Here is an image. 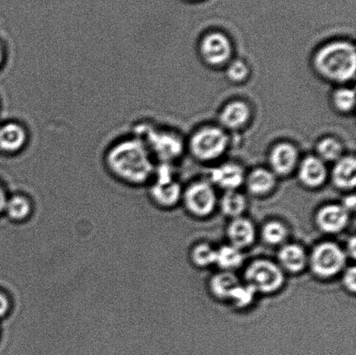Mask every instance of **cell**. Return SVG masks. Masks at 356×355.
<instances>
[{
  "instance_id": "obj_1",
  "label": "cell",
  "mask_w": 356,
  "mask_h": 355,
  "mask_svg": "<svg viewBox=\"0 0 356 355\" xmlns=\"http://www.w3.org/2000/svg\"><path fill=\"white\" fill-rule=\"evenodd\" d=\"M106 163L118 179L135 184L145 183L155 170L151 151L138 138L125 139L114 145L107 153Z\"/></svg>"
},
{
  "instance_id": "obj_2",
  "label": "cell",
  "mask_w": 356,
  "mask_h": 355,
  "mask_svg": "<svg viewBox=\"0 0 356 355\" xmlns=\"http://www.w3.org/2000/svg\"><path fill=\"white\" fill-rule=\"evenodd\" d=\"M314 65L317 72L330 81H350L355 78L356 69L354 44L348 41L331 42L316 52Z\"/></svg>"
},
{
  "instance_id": "obj_3",
  "label": "cell",
  "mask_w": 356,
  "mask_h": 355,
  "mask_svg": "<svg viewBox=\"0 0 356 355\" xmlns=\"http://www.w3.org/2000/svg\"><path fill=\"white\" fill-rule=\"evenodd\" d=\"M309 261L316 276L330 279L343 270L347 255L337 243L325 242L316 246Z\"/></svg>"
},
{
  "instance_id": "obj_4",
  "label": "cell",
  "mask_w": 356,
  "mask_h": 355,
  "mask_svg": "<svg viewBox=\"0 0 356 355\" xmlns=\"http://www.w3.org/2000/svg\"><path fill=\"white\" fill-rule=\"evenodd\" d=\"M229 138L222 129L204 127L192 135L190 148L192 155L201 161H212L226 151Z\"/></svg>"
},
{
  "instance_id": "obj_5",
  "label": "cell",
  "mask_w": 356,
  "mask_h": 355,
  "mask_svg": "<svg viewBox=\"0 0 356 355\" xmlns=\"http://www.w3.org/2000/svg\"><path fill=\"white\" fill-rule=\"evenodd\" d=\"M247 283L251 285L257 292L275 293L284 283V270L271 261L260 259L254 261L245 271Z\"/></svg>"
},
{
  "instance_id": "obj_6",
  "label": "cell",
  "mask_w": 356,
  "mask_h": 355,
  "mask_svg": "<svg viewBox=\"0 0 356 355\" xmlns=\"http://www.w3.org/2000/svg\"><path fill=\"white\" fill-rule=\"evenodd\" d=\"M184 203L191 213L197 217H207L216 208L215 190L209 183L197 182L191 184L185 191Z\"/></svg>"
},
{
  "instance_id": "obj_7",
  "label": "cell",
  "mask_w": 356,
  "mask_h": 355,
  "mask_svg": "<svg viewBox=\"0 0 356 355\" xmlns=\"http://www.w3.org/2000/svg\"><path fill=\"white\" fill-rule=\"evenodd\" d=\"M200 52L202 58L207 64L213 66L222 65L232 57V42L222 33H209L202 38Z\"/></svg>"
},
{
  "instance_id": "obj_8",
  "label": "cell",
  "mask_w": 356,
  "mask_h": 355,
  "mask_svg": "<svg viewBox=\"0 0 356 355\" xmlns=\"http://www.w3.org/2000/svg\"><path fill=\"white\" fill-rule=\"evenodd\" d=\"M145 132L146 141L149 151H152L156 156L163 160H172L181 154V142L179 138L168 132H156L148 130Z\"/></svg>"
},
{
  "instance_id": "obj_9",
  "label": "cell",
  "mask_w": 356,
  "mask_h": 355,
  "mask_svg": "<svg viewBox=\"0 0 356 355\" xmlns=\"http://www.w3.org/2000/svg\"><path fill=\"white\" fill-rule=\"evenodd\" d=\"M299 161V152L295 145L281 142L274 146L270 154L271 172L275 176H287L296 168Z\"/></svg>"
},
{
  "instance_id": "obj_10",
  "label": "cell",
  "mask_w": 356,
  "mask_h": 355,
  "mask_svg": "<svg viewBox=\"0 0 356 355\" xmlns=\"http://www.w3.org/2000/svg\"><path fill=\"white\" fill-rule=\"evenodd\" d=\"M350 220V212L341 204H327L317 212L316 221L318 227L326 233H338L343 231Z\"/></svg>"
},
{
  "instance_id": "obj_11",
  "label": "cell",
  "mask_w": 356,
  "mask_h": 355,
  "mask_svg": "<svg viewBox=\"0 0 356 355\" xmlns=\"http://www.w3.org/2000/svg\"><path fill=\"white\" fill-rule=\"evenodd\" d=\"M298 176L306 187L316 189L326 182L327 169L325 163L318 156H309L302 160L299 165Z\"/></svg>"
},
{
  "instance_id": "obj_12",
  "label": "cell",
  "mask_w": 356,
  "mask_h": 355,
  "mask_svg": "<svg viewBox=\"0 0 356 355\" xmlns=\"http://www.w3.org/2000/svg\"><path fill=\"white\" fill-rule=\"evenodd\" d=\"M211 179L226 191L236 190L245 181V174L242 167L236 163H226L211 170Z\"/></svg>"
},
{
  "instance_id": "obj_13",
  "label": "cell",
  "mask_w": 356,
  "mask_h": 355,
  "mask_svg": "<svg viewBox=\"0 0 356 355\" xmlns=\"http://www.w3.org/2000/svg\"><path fill=\"white\" fill-rule=\"evenodd\" d=\"M28 135L26 129L17 123H8L0 127V151L8 154L22 151Z\"/></svg>"
},
{
  "instance_id": "obj_14",
  "label": "cell",
  "mask_w": 356,
  "mask_h": 355,
  "mask_svg": "<svg viewBox=\"0 0 356 355\" xmlns=\"http://www.w3.org/2000/svg\"><path fill=\"white\" fill-rule=\"evenodd\" d=\"M251 110L249 104L236 100L227 104L220 113L219 120L223 126L230 130L242 128L250 119Z\"/></svg>"
},
{
  "instance_id": "obj_15",
  "label": "cell",
  "mask_w": 356,
  "mask_h": 355,
  "mask_svg": "<svg viewBox=\"0 0 356 355\" xmlns=\"http://www.w3.org/2000/svg\"><path fill=\"white\" fill-rule=\"evenodd\" d=\"M228 236L232 245L237 249H243L252 245L256 238V229L250 220L243 217H236L230 222Z\"/></svg>"
},
{
  "instance_id": "obj_16",
  "label": "cell",
  "mask_w": 356,
  "mask_h": 355,
  "mask_svg": "<svg viewBox=\"0 0 356 355\" xmlns=\"http://www.w3.org/2000/svg\"><path fill=\"white\" fill-rule=\"evenodd\" d=\"M332 181L339 189H354L356 184V161L354 156H343L336 162L332 170Z\"/></svg>"
},
{
  "instance_id": "obj_17",
  "label": "cell",
  "mask_w": 356,
  "mask_h": 355,
  "mask_svg": "<svg viewBox=\"0 0 356 355\" xmlns=\"http://www.w3.org/2000/svg\"><path fill=\"white\" fill-rule=\"evenodd\" d=\"M278 257L282 267L291 273L301 272L309 262L305 249L295 243L282 247Z\"/></svg>"
},
{
  "instance_id": "obj_18",
  "label": "cell",
  "mask_w": 356,
  "mask_h": 355,
  "mask_svg": "<svg viewBox=\"0 0 356 355\" xmlns=\"http://www.w3.org/2000/svg\"><path fill=\"white\" fill-rule=\"evenodd\" d=\"M246 184L250 193L264 196L274 190L277 184V176L270 170L258 168L247 176Z\"/></svg>"
},
{
  "instance_id": "obj_19",
  "label": "cell",
  "mask_w": 356,
  "mask_h": 355,
  "mask_svg": "<svg viewBox=\"0 0 356 355\" xmlns=\"http://www.w3.org/2000/svg\"><path fill=\"white\" fill-rule=\"evenodd\" d=\"M152 195L156 203L165 207L177 204L181 196V189L175 181H156L152 189Z\"/></svg>"
},
{
  "instance_id": "obj_20",
  "label": "cell",
  "mask_w": 356,
  "mask_h": 355,
  "mask_svg": "<svg viewBox=\"0 0 356 355\" xmlns=\"http://www.w3.org/2000/svg\"><path fill=\"white\" fill-rule=\"evenodd\" d=\"M241 283L235 274L229 271L216 274L209 283L212 294L221 300H230L234 292Z\"/></svg>"
},
{
  "instance_id": "obj_21",
  "label": "cell",
  "mask_w": 356,
  "mask_h": 355,
  "mask_svg": "<svg viewBox=\"0 0 356 355\" xmlns=\"http://www.w3.org/2000/svg\"><path fill=\"white\" fill-rule=\"evenodd\" d=\"M243 256L241 249L226 245L216 250V263L225 271H230L242 265Z\"/></svg>"
},
{
  "instance_id": "obj_22",
  "label": "cell",
  "mask_w": 356,
  "mask_h": 355,
  "mask_svg": "<svg viewBox=\"0 0 356 355\" xmlns=\"http://www.w3.org/2000/svg\"><path fill=\"white\" fill-rule=\"evenodd\" d=\"M317 156L325 162H337L343 158V146L338 139L324 138L316 146Z\"/></svg>"
},
{
  "instance_id": "obj_23",
  "label": "cell",
  "mask_w": 356,
  "mask_h": 355,
  "mask_svg": "<svg viewBox=\"0 0 356 355\" xmlns=\"http://www.w3.org/2000/svg\"><path fill=\"white\" fill-rule=\"evenodd\" d=\"M221 208L228 217H239L246 208L245 197L236 190L226 191L221 200Z\"/></svg>"
},
{
  "instance_id": "obj_24",
  "label": "cell",
  "mask_w": 356,
  "mask_h": 355,
  "mask_svg": "<svg viewBox=\"0 0 356 355\" xmlns=\"http://www.w3.org/2000/svg\"><path fill=\"white\" fill-rule=\"evenodd\" d=\"M261 236L268 245H280L287 238V228L280 222H268L264 226Z\"/></svg>"
},
{
  "instance_id": "obj_25",
  "label": "cell",
  "mask_w": 356,
  "mask_h": 355,
  "mask_svg": "<svg viewBox=\"0 0 356 355\" xmlns=\"http://www.w3.org/2000/svg\"><path fill=\"white\" fill-rule=\"evenodd\" d=\"M6 210L13 220H24L30 214V201L22 196L13 197L7 201Z\"/></svg>"
},
{
  "instance_id": "obj_26",
  "label": "cell",
  "mask_w": 356,
  "mask_h": 355,
  "mask_svg": "<svg viewBox=\"0 0 356 355\" xmlns=\"http://www.w3.org/2000/svg\"><path fill=\"white\" fill-rule=\"evenodd\" d=\"M216 250L207 243H200L195 246L191 253V258L195 265L208 267L216 263Z\"/></svg>"
},
{
  "instance_id": "obj_27",
  "label": "cell",
  "mask_w": 356,
  "mask_h": 355,
  "mask_svg": "<svg viewBox=\"0 0 356 355\" xmlns=\"http://www.w3.org/2000/svg\"><path fill=\"white\" fill-rule=\"evenodd\" d=\"M334 107L341 113H350L354 110L355 94L353 89L341 88L336 90L333 95Z\"/></svg>"
},
{
  "instance_id": "obj_28",
  "label": "cell",
  "mask_w": 356,
  "mask_h": 355,
  "mask_svg": "<svg viewBox=\"0 0 356 355\" xmlns=\"http://www.w3.org/2000/svg\"><path fill=\"white\" fill-rule=\"evenodd\" d=\"M257 290L251 285L240 284L234 292L230 300L234 302L237 307L243 308L249 306L253 302Z\"/></svg>"
},
{
  "instance_id": "obj_29",
  "label": "cell",
  "mask_w": 356,
  "mask_h": 355,
  "mask_svg": "<svg viewBox=\"0 0 356 355\" xmlns=\"http://www.w3.org/2000/svg\"><path fill=\"white\" fill-rule=\"evenodd\" d=\"M227 76L234 83H242L250 74V68L246 63L243 60H234L227 68Z\"/></svg>"
},
{
  "instance_id": "obj_30",
  "label": "cell",
  "mask_w": 356,
  "mask_h": 355,
  "mask_svg": "<svg viewBox=\"0 0 356 355\" xmlns=\"http://www.w3.org/2000/svg\"><path fill=\"white\" fill-rule=\"evenodd\" d=\"M343 284L345 288L351 293L356 291V269L355 266L348 267L343 274Z\"/></svg>"
},
{
  "instance_id": "obj_31",
  "label": "cell",
  "mask_w": 356,
  "mask_h": 355,
  "mask_svg": "<svg viewBox=\"0 0 356 355\" xmlns=\"http://www.w3.org/2000/svg\"><path fill=\"white\" fill-rule=\"evenodd\" d=\"M356 199L354 194L350 195V196H348L344 198L343 204H341V206H343L345 210L348 212L354 211L355 208Z\"/></svg>"
},
{
  "instance_id": "obj_32",
  "label": "cell",
  "mask_w": 356,
  "mask_h": 355,
  "mask_svg": "<svg viewBox=\"0 0 356 355\" xmlns=\"http://www.w3.org/2000/svg\"><path fill=\"white\" fill-rule=\"evenodd\" d=\"M9 301L5 295L0 293V317L5 315L9 311Z\"/></svg>"
},
{
  "instance_id": "obj_33",
  "label": "cell",
  "mask_w": 356,
  "mask_h": 355,
  "mask_svg": "<svg viewBox=\"0 0 356 355\" xmlns=\"http://www.w3.org/2000/svg\"><path fill=\"white\" fill-rule=\"evenodd\" d=\"M347 250L348 256H350L352 259H355L356 241L355 236H352V238L350 239V241H348Z\"/></svg>"
},
{
  "instance_id": "obj_34",
  "label": "cell",
  "mask_w": 356,
  "mask_h": 355,
  "mask_svg": "<svg viewBox=\"0 0 356 355\" xmlns=\"http://www.w3.org/2000/svg\"><path fill=\"white\" fill-rule=\"evenodd\" d=\"M7 201H8V199H7L5 190H3V188L0 186V213L3 210H6Z\"/></svg>"
},
{
  "instance_id": "obj_35",
  "label": "cell",
  "mask_w": 356,
  "mask_h": 355,
  "mask_svg": "<svg viewBox=\"0 0 356 355\" xmlns=\"http://www.w3.org/2000/svg\"><path fill=\"white\" fill-rule=\"evenodd\" d=\"M3 58H5V53H3V49L0 44V66L3 64Z\"/></svg>"
}]
</instances>
